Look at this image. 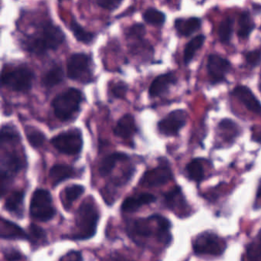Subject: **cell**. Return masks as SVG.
<instances>
[{
  "label": "cell",
  "mask_w": 261,
  "mask_h": 261,
  "mask_svg": "<svg viewBox=\"0 0 261 261\" xmlns=\"http://www.w3.org/2000/svg\"><path fill=\"white\" fill-rule=\"evenodd\" d=\"M170 221L160 215H154L149 218H139L128 225L129 234L136 241L140 238L155 237L159 242L168 244L171 241Z\"/></svg>",
  "instance_id": "6da1fadb"
},
{
  "label": "cell",
  "mask_w": 261,
  "mask_h": 261,
  "mask_svg": "<svg viewBox=\"0 0 261 261\" xmlns=\"http://www.w3.org/2000/svg\"><path fill=\"white\" fill-rule=\"evenodd\" d=\"M65 40V33L60 27L47 22L39 31L27 38L24 47L31 54L42 56L50 50L58 49Z\"/></svg>",
  "instance_id": "7a4b0ae2"
},
{
  "label": "cell",
  "mask_w": 261,
  "mask_h": 261,
  "mask_svg": "<svg viewBox=\"0 0 261 261\" xmlns=\"http://www.w3.org/2000/svg\"><path fill=\"white\" fill-rule=\"evenodd\" d=\"M99 213L92 199H86L77 209L75 217V228L71 235L75 240H88L95 234Z\"/></svg>",
  "instance_id": "3957f363"
},
{
  "label": "cell",
  "mask_w": 261,
  "mask_h": 261,
  "mask_svg": "<svg viewBox=\"0 0 261 261\" xmlns=\"http://www.w3.org/2000/svg\"><path fill=\"white\" fill-rule=\"evenodd\" d=\"M84 95L80 90L71 88L58 94L51 102L55 115L62 122L73 118L80 110Z\"/></svg>",
  "instance_id": "277c9868"
},
{
  "label": "cell",
  "mask_w": 261,
  "mask_h": 261,
  "mask_svg": "<svg viewBox=\"0 0 261 261\" xmlns=\"http://www.w3.org/2000/svg\"><path fill=\"white\" fill-rule=\"evenodd\" d=\"M3 86L16 92H27L31 90L35 80L33 70L28 67H16L13 69L3 71Z\"/></svg>",
  "instance_id": "5b68a950"
},
{
  "label": "cell",
  "mask_w": 261,
  "mask_h": 261,
  "mask_svg": "<svg viewBox=\"0 0 261 261\" xmlns=\"http://www.w3.org/2000/svg\"><path fill=\"white\" fill-rule=\"evenodd\" d=\"M30 215L39 221H50L56 215V208L53 204V197L46 189L35 191L30 201Z\"/></svg>",
  "instance_id": "8992f818"
},
{
  "label": "cell",
  "mask_w": 261,
  "mask_h": 261,
  "mask_svg": "<svg viewBox=\"0 0 261 261\" xmlns=\"http://www.w3.org/2000/svg\"><path fill=\"white\" fill-rule=\"evenodd\" d=\"M51 143L61 153L68 155H77L83 147L82 131L77 128H71L51 138Z\"/></svg>",
  "instance_id": "52a82bcc"
},
{
  "label": "cell",
  "mask_w": 261,
  "mask_h": 261,
  "mask_svg": "<svg viewBox=\"0 0 261 261\" xmlns=\"http://www.w3.org/2000/svg\"><path fill=\"white\" fill-rule=\"evenodd\" d=\"M92 60L85 53L71 55L67 62V75L71 80L87 82L92 77Z\"/></svg>",
  "instance_id": "ba28073f"
},
{
  "label": "cell",
  "mask_w": 261,
  "mask_h": 261,
  "mask_svg": "<svg viewBox=\"0 0 261 261\" xmlns=\"http://www.w3.org/2000/svg\"><path fill=\"white\" fill-rule=\"evenodd\" d=\"M192 247L197 255L218 256L225 250L226 243L215 233L204 232L195 238Z\"/></svg>",
  "instance_id": "9c48e42d"
},
{
  "label": "cell",
  "mask_w": 261,
  "mask_h": 261,
  "mask_svg": "<svg viewBox=\"0 0 261 261\" xmlns=\"http://www.w3.org/2000/svg\"><path fill=\"white\" fill-rule=\"evenodd\" d=\"M188 114L185 110L172 111L158 122L157 129L165 137H176L187 123Z\"/></svg>",
  "instance_id": "30bf717a"
},
{
  "label": "cell",
  "mask_w": 261,
  "mask_h": 261,
  "mask_svg": "<svg viewBox=\"0 0 261 261\" xmlns=\"http://www.w3.org/2000/svg\"><path fill=\"white\" fill-rule=\"evenodd\" d=\"M231 69V64L227 59L218 56L210 55L207 62V71L212 85L225 82L227 74Z\"/></svg>",
  "instance_id": "8fae6325"
},
{
  "label": "cell",
  "mask_w": 261,
  "mask_h": 261,
  "mask_svg": "<svg viewBox=\"0 0 261 261\" xmlns=\"http://www.w3.org/2000/svg\"><path fill=\"white\" fill-rule=\"evenodd\" d=\"M172 178V172L166 163L146 171L140 178V185L145 187H159L166 184Z\"/></svg>",
  "instance_id": "7c38bea8"
},
{
  "label": "cell",
  "mask_w": 261,
  "mask_h": 261,
  "mask_svg": "<svg viewBox=\"0 0 261 261\" xmlns=\"http://www.w3.org/2000/svg\"><path fill=\"white\" fill-rule=\"evenodd\" d=\"M166 206L180 218L189 216L190 207L178 186L171 189L165 195Z\"/></svg>",
  "instance_id": "4fadbf2b"
},
{
  "label": "cell",
  "mask_w": 261,
  "mask_h": 261,
  "mask_svg": "<svg viewBox=\"0 0 261 261\" xmlns=\"http://www.w3.org/2000/svg\"><path fill=\"white\" fill-rule=\"evenodd\" d=\"M231 95L238 98L250 112L260 115L261 103L250 88L244 85H238L231 91Z\"/></svg>",
  "instance_id": "5bb4252c"
},
{
  "label": "cell",
  "mask_w": 261,
  "mask_h": 261,
  "mask_svg": "<svg viewBox=\"0 0 261 261\" xmlns=\"http://www.w3.org/2000/svg\"><path fill=\"white\" fill-rule=\"evenodd\" d=\"M178 79L173 72H168L157 76L149 86V97H161L167 94L171 87L176 85Z\"/></svg>",
  "instance_id": "9a60e30c"
},
{
  "label": "cell",
  "mask_w": 261,
  "mask_h": 261,
  "mask_svg": "<svg viewBox=\"0 0 261 261\" xmlns=\"http://www.w3.org/2000/svg\"><path fill=\"white\" fill-rule=\"evenodd\" d=\"M241 128L238 123L230 119L221 120L218 125V135L227 144H233L241 134Z\"/></svg>",
  "instance_id": "2e32d148"
},
{
  "label": "cell",
  "mask_w": 261,
  "mask_h": 261,
  "mask_svg": "<svg viewBox=\"0 0 261 261\" xmlns=\"http://www.w3.org/2000/svg\"><path fill=\"white\" fill-rule=\"evenodd\" d=\"M137 132L135 119L130 114L122 116L114 129V135L123 140H129Z\"/></svg>",
  "instance_id": "e0dca14e"
},
{
  "label": "cell",
  "mask_w": 261,
  "mask_h": 261,
  "mask_svg": "<svg viewBox=\"0 0 261 261\" xmlns=\"http://www.w3.org/2000/svg\"><path fill=\"white\" fill-rule=\"evenodd\" d=\"M156 200L155 195L150 193H141L137 195L127 197L122 203L121 209L123 212L132 213L137 212V210L151 203L154 202Z\"/></svg>",
  "instance_id": "ac0fdd59"
},
{
  "label": "cell",
  "mask_w": 261,
  "mask_h": 261,
  "mask_svg": "<svg viewBox=\"0 0 261 261\" xmlns=\"http://www.w3.org/2000/svg\"><path fill=\"white\" fill-rule=\"evenodd\" d=\"M0 236L4 239L29 240V234L16 223L1 218Z\"/></svg>",
  "instance_id": "d6986e66"
},
{
  "label": "cell",
  "mask_w": 261,
  "mask_h": 261,
  "mask_svg": "<svg viewBox=\"0 0 261 261\" xmlns=\"http://www.w3.org/2000/svg\"><path fill=\"white\" fill-rule=\"evenodd\" d=\"M174 27L178 36L189 37L201 29V20L197 17H190L189 19L180 18L175 21Z\"/></svg>",
  "instance_id": "ffe728a7"
},
{
  "label": "cell",
  "mask_w": 261,
  "mask_h": 261,
  "mask_svg": "<svg viewBox=\"0 0 261 261\" xmlns=\"http://www.w3.org/2000/svg\"><path fill=\"white\" fill-rule=\"evenodd\" d=\"M24 198L25 193L23 191H14L7 197L4 207L12 215H16L19 218H22L24 213Z\"/></svg>",
  "instance_id": "44dd1931"
},
{
  "label": "cell",
  "mask_w": 261,
  "mask_h": 261,
  "mask_svg": "<svg viewBox=\"0 0 261 261\" xmlns=\"http://www.w3.org/2000/svg\"><path fill=\"white\" fill-rule=\"evenodd\" d=\"M74 175V168L68 165L56 164L49 171V178L54 187L68 178H73Z\"/></svg>",
  "instance_id": "7402d4cb"
},
{
  "label": "cell",
  "mask_w": 261,
  "mask_h": 261,
  "mask_svg": "<svg viewBox=\"0 0 261 261\" xmlns=\"http://www.w3.org/2000/svg\"><path fill=\"white\" fill-rule=\"evenodd\" d=\"M85 190L84 186L80 185H71L67 186L61 192V202L65 210L69 211L71 209L73 203L83 195Z\"/></svg>",
  "instance_id": "603a6c76"
},
{
  "label": "cell",
  "mask_w": 261,
  "mask_h": 261,
  "mask_svg": "<svg viewBox=\"0 0 261 261\" xmlns=\"http://www.w3.org/2000/svg\"><path fill=\"white\" fill-rule=\"evenodd\" d=\"M128 159H129V156L124 152H113V153L107 155L100 162L98 169L99 174L101 176H107L112 172L113 169H114L116 164L118 162L125 161V160H127Z\"/></svg>",
  "instance_id": "cb8c5ba5"
},
{
  "label": "cell",
  "mask_w": 261,
  "mask_h": 261,
  "mask_svg": "<svg viewBox=\"0 0 261 261\" xmlns=\"http://www.w3.org/2000/svg\"><path fill=\"white\" fill-rule=\"evenodd\" d=\"M255 29V22L248 11L241 13L238 19V36L242 39L249 38Z\"/></svg>",
  "instance_id": "d4e9b609"
},
{
  "label": "cell",
  "mask_w": 261,
  "mask_h": 261,
  "mask_svg": "<svg viewBox=\"0 0 261 261\" xmlns=\"http://www.w3.org/2000/svg\"><path fill=\"white\" fill-rule=\"evenodd\" d=\"M205 39V36L201 34L195 36L188 42L187 45L185 47L184 55H183L184 56H183V60H184L186 65H188L192 62L198 50L201 49V47L204 45Z\"/></svg>",
  "instance_id": "484cf974"
},
{
  "label": "cell",
  "mask_w": 261,
  "mask_h": 261,
  "mask_svg": "<svg viewBox=\"0 0 261 261\" xmlns=\"http://www.w3.org/2000/svg\"><path fill=\"white\" fill-rule=\"evenodd\" d=\"M63 80L64 72L62 67L56 65L44 74L42 79V83L45 88H53L56 85L62 83Z\"/></svg>",
  "instance_id": "4316f807"
},
{
  "label": "cell",
  "mask_w": 261,
  "mask_h": 261,
  "mask_svg": "<svg viewBox=\"0 0 261 261\" xmlns=\"http://www.w3.org/2000/svg\"><path fill=\"white\" fill-rule=\"evenodd\" d=\"M0 144H16L21 140V136L14 125L7 124L3 126L0 134Z\"/></svg>",
  "instance_id": "83f0119b"
},
{
  "label": "cell",
  "mask_w": 261,
  "mask_h": 261,
  "mask_svg": "<svg viewBox=\"0 0 261 261\" xmlns=\"http://www.w3.org/2000/svg\"><path fill=\"white\" fill-rule=\"evenodd\" d=\"M70 30L72 32L74 38L79 41V42L85 44V45H89L93 42L94 39V35L90 32L87 31L84 29L74 18L71 19V22L69 25Z\"/></svg>",
  "instance_id": "f1b7e54d"
},
{
  "label": "cell",
  "mask_w": 261,
  "mask_h": 261,
  "mask_svg": "<svg viewBox=\"0 0 261 261\" xmlns=\"http://www.w3.org/2000/svg\"><path fill=\"white\" fill-rule=\"evenodd\" d=\"M186 172L189 179L196 182H201L204 178V169L199 159H194L186 166Z\"/></svg>",
  "instance_id": "f546056e"
},
{
  "label": "cell",
  "mask_w": 261,
  "mask_h": 261,
  "mask_svg": "<svg viewBox=\"0 0 261 261\" xmlns=\"http://www.w3.org/2000/svg\"><path fill=\"white\" fill-rule=\"evenodd\" d=\"M233 32V19L231 17H227L220 22L218 29V36L220 42L223 44H227L230 42Z\"/></svg>",
  "instance_id": "4dcf8cb0"
},
{
  "label": "cell",
  "mask_w": 261,
  "mask_h": 261,
  "mask_svg": "<svg viewBox=\"0 0 261 261\" xmlns=\"http://www.w3.org/2000/svg\"><path fill=\"white\" fill-rule=\"evenodd\" d=\"M25 133L29 143L33 148L41 147L45 143V140H46L45 134L42 131L39 130L38 128L33 127V126H27Z\"/></svg>",
  "instance_id": "1f68e13d"
},
{
  "label": "cell",
  "mask_w": 261,
  "mask_h": 261,
  "mask_svg": "<svg viewBox=\"0 0 261 261\" xmlns=\"http://www.w3.org/2000/svg\"><path fill=\"white\" fill-rule=\"evenodd\" d=\"M143 19L145 22L152 25H163L166 22V15L162 11L149 7L143 13Z\"/></svg>",
  "instance_id": "d6a6232c"
},
{
  "label": "cell",
  "mask_w": 261,
  "mask_h": 261,
  "mask_svg": "<svg viewBox=\"0 0 261 261\" xmlns=\"http://www.w3.org/2000/svg\"><path fill=\"white\" fill-rule=\"evenodd\" d=\"M30 233L29 234V240L32 241L33 244L42 242L46 239V233H45L44 229L36 224H31L29 228Z\"/></svg>",
  "instance_id": "836d02e7"
},
{
  "label": "cell",
  "mask_w": 261,
  "mask_h": 261,
  "mask_svg": "<svg viewBox=\"0 0 261 261\" xmlns=\"http://www.w3.org/2000/svg\"><path fill=\"white\" fill-rule=\"evenodd\" d=\"M247 257L248 261H261V246L256 241L247 247Z\"/></svg>",
  "instance_id": "e575fe53"
},
{
  "label": "cell",
  "mask_w": 261,
  "mask_h": 261,
  "mask_svg": "<svg viewBox=\"0 0 261 261\" xmlns=\"http://www.w3.org/2000/svg\"><path fill=\"white\" fill-rule=\"evenodd\" d=\"M127 91V85L123 82H116L111 87V95L117 99H124Z\"/></svg>",
  "instance_id": "d590c367"
},
{
  "label": "cell",
  "mask_w": 261,
  "mask_h": 261,
  "mask_svg": "<svg viewBox=\"0 0 261 261\" xmlns=\"http://www.w3.org/2000/svg\"><path fill=\"white\" fill-rule=\"evenodd\" d=\"M246 62L251 68H256L261 63V51L260 50H253L247 51L245 55Z\"/></svg>",
  "instance_id": "8d00e7d4"
},
{
  "label": "cell",
  "mask_w": 261,
  "mask_h": 261,
  "mask_svg": "<svg viewBox=\"0 0 261 261\" xmlns=\"http://www.w3.org/2000/svg\"><path fill=\"white\" fill-rule=\"evenodd\" d=\"M146 34V30L143 24H134L132 27H129L127 32L128 37L130 39H139L141 40L143 36Z\"/></svg>",
  "instance_id": "74e56055"
},
{
  "label": "cell",
  "mask_w": 261,
  "mask_h": 261,
  "mask_svg": "<svg viewBox=\"0 0 261 261\" xmlns=\"http://www.w3.org/2000/svg\"><path fill=\"white\" fill-rule=\"evenodd\" d=\"M95 4L98 7L105 9V10L113 11V10H115L119 8L120 4H122V1H103V0H99V1H96Z\"/></svg>",
  "instance_id": "f35d334b"
},
{
  "label": "cell",
  "mask_w": 261,
  "mask_h": 261,
  "mask_svg": "<svg viewBox=\"0 0 261 261\" xmlns=\"http://www.w3.org/2000/svg\"><path fill=\"white\" fill-rule=\"evenodd\" d=\"M4 258L6 261H19L22 259V254L15 248H8L4 251Z\"/></svg>",
  "instance_id": "ab89813d"
},
{
  "label": "cell",
  "mask_w": 261,
  "mask_h": 261,
  "mask_svg": "<svg viewBox=\"0 0 261 261\" xmlns=\"http://www.w3.org/2000/svg\"><path fill=\"white\" fill-rule=\"evenodd\" d=\"M62 261H83V258L79 252L71 251L65 255Z\"/></svg>",
  "instance_id": "60d3db41"
},
{
  "label": "cell",
  "mask_w": 261,
  "mask_h": 261,
  "mask_svg": "<svg viewBox=\"0 0 261 261\" xmlns=\"http://www.w3.org/2000/svg\"><path fill=\"white\" fill-rule=\"evenodd\" d=\"M252 140L256 143L261 144V128L258 129H252Z\"/></svg>",
  "instance_id": "b9f144b4"
},
{
  "label": "cell",
  "mask_w": 261,
  "mask_h": 261,
  "mask_svg": "<svg viewBox=\"0 0 261 261\" xmlns=\"http://www.w3.org/2000/svg\"><path fill=\"white\" fill-rule=\"evenodd\" d=\"M255 207L256 208L261 207V182L258 188L257 194H256V201H255Z\"/></svg>",
  "instance_id": "7bdbcfd3"
},
{
  "label": "cell",
  "mask_w": 261,
  "mask_h": 261,
  "mask_svg": "<svg viewBox=\"0 0 261 261\" xmlns=\"http://www.w3.org/2000/svg\"><path fill=\"white\" fill-rule=\"evenodd\" d=\"M106 261H123V259L117 257V256H114V257H110Z\"/></svg>",
  "instance_id": "ee69618b"
},
{
  "label": "cell",
  "mask_w": 261,
  "mask_h": 261,
  "mask_svg": "<svg viewBox=\"0 0 261 261\" xmlns=\"http://www.w3.org/2000/svg\"><path fill=\"white\" fill-rule=\"evenodd\" d=\"M256 240H258V241H260L261 242V229L259 231V233H258L257 238H256Z\"/></svg>",
  "instance_id": "f6af8a7d"
},
{
  "label": "cell",
  "mask_w": 261,
  "mask_h": 261,
  "mask_svg": "<svg viewBox=\"0 0 261 261\" xmlns=\"http://www.w3.org/2000/svg\"><path fill=\"white\" fill-rule=\"evenodd\" d=\"M258 89H259V91L261 92V77L260 79H259V85H258Z\"/></svg>",
  "instance_id": "bcb514c9"
}]
</instances>
